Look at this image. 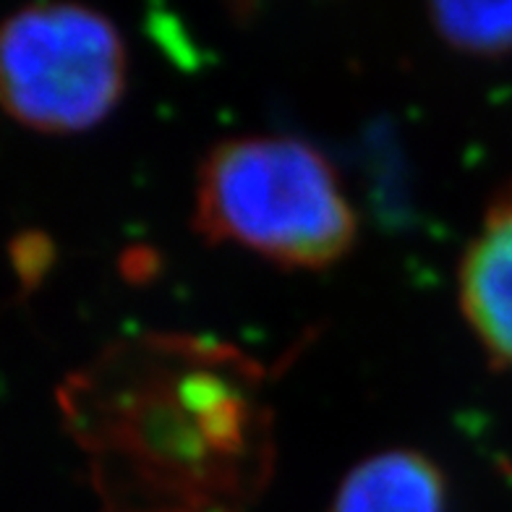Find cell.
Segmentation results:
<instances>
[{
	"mask_svg": "<svg viewBox=\"0 0 512 512\" xmlns=\"http://www.w3.org/2000/svg\"><path fill=\"white\" fill-rule=\"evenodd\" d=\"M330 512H447V479L418 450H384L353 465Z\"/></svg>",
	"mask_w": 512,
	"mask_h": 512,
	"instance_id": "5",
	"label": "cell"
},
{
	"mask_svg": "<svg viewBox=\"0 0 512 512\" xmlns=\"http://www.w3.org/2000/svg\"><path fill=\"white\" fill-rule=\"evenodd\" d=\"M128 81L121 32L79 3H34L0 24V108L42 134H79L118 108Z\"/></svg>",
	"mask_w": 512,
	"mask_h": 512,
	"instance_id": "3",
	"label": "cell"
},
{
	"mask_svg": "<svg viewBox=\"0 0 512 512\" xmlns=\"http://www.w3.org/2000/svg\"><path fill=\"white\" fill-rule=\"evenodd\" d=\"M458 301L489 361L512 371V186L489 202L460 256Z\"/></svg>",
	"mask_w": 512,
	"mask_h": 512,
	"instance_id": "4",
	"label": "cell"
},
{
	"mask_svg": "<svg viewBox=\"0 0 512 512\" xmlns=\"http://www.w3.org/2000/svg\"><path fill=\"white\" fill-rule=\"evenodd\" d=\"M58 405L105 512H249L275 476L270 374L223 340L121 337Z\"/></svg>",
	"mask_w": 512,
	"mask_h": 512,
	"instance_id": "1",
	"label": "cell"
},
{
	"mask_svg": "<svg viewBox=\"0 0 512 512\" xmlns=\"http://www.w3.org/2000/svg\"><path fill=\"white\" fill-rule=\"evenodd\" d=\"M194 230L288 270H327L351 254L358 220L317 147L296 136H233L196 173Z\"/></svg>",
	"mask_w": 512,
	"mask_h": 512,
	"instance_id": "2",
	"label": "cell"
},
{
	"mask_svg": "<svg viewBox=\"0 0 512 512\" xmlns=\"http://www.w3.org/2000/svg\"><path fill=\"white\" fill-rule=\"evenodd\" d=\"M434 32L450 48L468 55L512 50V3H437L429 8Z\"/></svg>",
	"mask_w": 512,
	"mask_h": 512,
	"instance_id": "6",
	"label": "cell"
}]
</instances>
